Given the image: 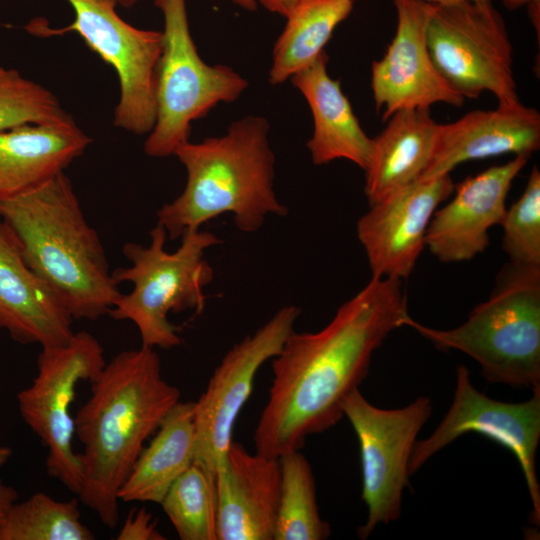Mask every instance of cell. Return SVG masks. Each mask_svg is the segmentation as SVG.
Listing matches in <instances>:
<instances>
[{
  "label": "cell",
  "mask_w": 540,
  "mask_h": 540,
  "mask_svg": "<svg viewBox=\"0 0 540 540\" xmlns=\"http://www.w3.org/2000/svg\"><path fill=\"white\" fill-rule=\"evenodd\" d=\"M374 138L373 152L365 170L364 192L369 205L419 179L428 166L439 123L430 109H402L388 119Z\"/></svg>",
  "instance_id": "obj_22"
},
{
  "label": "cell",
  "mask_w": 540,
  "mask_h": 540,
  "mask_svg": "<svg viewBox=\"0 0 540 540\" xmlns=\"http://www.w3.org/2000/svg\"><path fill=\"white\" fill-rule=\"evenodd\" d=\"M164 18L156 81V121L145 143L150 157L174 155L189 141L193 121L218 103L237 100L248 81L225 65L200 57L190 33L186 0H154Z\"/></svg>",
  "instance_id": "obj_7"
},
{
  "label": "cell",
  "mask_w": 540,
  "mask_h": 540,
  "mask_svg": "<svg viewBox=\"0 0 540 540\" xmlns=\"http://www.w3.org/2000/svg\"><path fill=\"white\" fill-rule=\"evenodd\" d=\"M532 392L529 400L518 403L492 399L473 386L467 367L459 365L452 404L434 432L425 440H416L409 475L460 436L480 434L516 457L532 503V522L539 525L540 485L535 458L540 440V389Z\"/></svg>",
  "instance_id": "obj_12"
},
{
  "label": "cell",
  "mask_w": 540,
  "mask_h": 540,
  "mask_svg": "<svg viewBox=\"0 0 540 540\" xmlns=\"http://www.w3.org/2000/svg\"><path fill=\"white\" fill-rule=\"evenodd\" d=\"M91 142L75 121L0 131V202L24 195L64 172Z\"/></svg>",
  "instance_id": "obj_21"
},
{
  "label": "cell",
  "mask_w": 540,
  "mask_h": 540,
  "mask_svg": "<svg viewBox=\"0 0 540 540\" xmlns=\"http://www.w3.org/2000/svg\"><path fill=\"white\" fill-rule=\"evenodd\" d=\"M540 147V114L521 102L468 112L439 124L435 147L420 178L450 174L459 164L503 154L531 156Z\"/></svg>",
  "instance_id": "obj_18"
},
{
  "label": "cell",
  "mask_w": 540,
  "mask_h": 540,
  "mask_svg": "<svg viewBox=\"0 0 540 540\" xmlns=\"http://www.w3.org/2000/svg\"><path fill=\"white\" fill-rule=\"evenodd\" d=\"M301 313L288 305L253 334L235 344L214 370L195 401L194 462L216 483L217 471L231 444L235 421L247 402L260 367L283 347Z\"/></svg>",
  "instance_id": "obj_13"
},
{
  "label": "cell",
  "mask_w": 540,
  "mask_h": 540,
  "mask_svg": "<svg viewBox=\"0 0 540 540\" xmlns=\"http://www.w3.org/2000/svg\"><path fill=\"white\" fill-rule=\"evenodd\" d=\"M341 407L359 443L367 518L357 534L366 539L379 524L400 517L411 452L433 408L431 399L421 396L405 407L382 409L368 402L359 388L344 398Z\"/></svg>",
  "instance_id": "obj_10"
},
{
  "label": "cell",
  "mask_w": 540,
  "mask_h": 540,
  "mask_svg": "<svg viewBox=\"0 0 540 540\" xmlns=\"http://www.w3.org/2000/svg\"><path fill=\"white\" fill-rule=\"evenodd\" d=\"M76 499L58 501L38 492L15 503L2 525L0 540H92Z\"/></svg>",
  "instance_id": "obj_26"
},
{
  "label": "cell",
  "mask_w": 540,
  "mask_h": 540,
  "mask_svg": "<svg viewBox=\"0 0 540 540\" xmlns=\"http://www.w3.org/2000/svg\"><path fill=\"white\" fill-rule=\"evenodd\" d=\"M397 15L395 35L384 56L372 63L371 88L376 110L387 121L402 109L436 103L461 107L465 99L452 90L435 68L426 42L432 4L392 0Z\"/></svg>",
  "instance_id": "obj_15"
},
{
  "label": "cell",
  "mask_w": 540,
  "mask_h": 540,
  "mask_svg": "<svg viewBox=\"0 0 540 540\" xmlns=\"http://www.w3.org/2000/svg\"><path fill=\"white\" fill-rule=\"evenodd\" d=\"M528 159L516 155L455 185V196L434 212L426 232L425 245L439 261L463 262L484 252L488 231L503 219L511 185Z\"/></svg>",
  "instance_id": "obj_16"
},
{
  "label": "cell",
  "mask_w": 540,
  "mask_h": 540,
  "mask_svg": "<svg viewBox=\"0 0 540 540\" xmlns=\"http://www.w3.org/2000/svg\"><path fill=\"white\" fill-rule=\"evenodd\" d=\"M12 456V450L8 446L0 445V468L3 467Z\"/></svg>",
  "instance_id": "obj_36"
},
{
  "label": "cell",
  "mask_w": 540,
  "mask_h": 540,
  "mask_svg": "<svg viewBox=\"0 0 540 540\" xmlns=\"http://www.w3.org/2000/svg\"><path fill=\"white\" fill-rule=\"evenodd\" d=\"M73 318L30 269L20 244L0 217V329L20 344H65Z\"/></svg>",
  "instance_id": "obj_19"
},
{
  "label": "cell",
  "mask_w": 540,
  "mask_h": 540,
  "mask_svg": "<svg viewBox=\"0 0 540 540\" xmlns=\"http://www.w3.org/2000/svg\"><path fill=\"white\" fill-rule=\"evenodd\" d=\"M279 458L232 441L217 471V540H274L280 497Z\"/></svg>",
  "instance_id": "obj_17"
},
{
  "label": "cell",
  "mask_w": 540,
  "mask_h": 540,
  "mask_svg": "<svg viewBox=\"0 0 540 540\" xmlns=\"http://www.w3.org/2000/svg\"><path fill=\"white\" fill-rule=\"evenodd\" d=\"M117 540H164L152 515L144 508L131 511L116 537Z\"/></svg>",
  "instance_id": "obj_30"
},
{
  "label": "cell",
  "mask_w": 540,
  "mask_h": 540,
  "mask_svg": "<svg viewBox=\"0 0 540 540\" xmlns=\"http://www.w3.org/2000/svg\"><path fill=\"white\" fill-rule=\"evenodd\" d=\"M450 174L416 181L370 205L357 222L372 277L405 279L424 249L437 207L454 191Z\"/></svg>",
  "instance_id": "obj_14"
},
{
  "label": "cell",
  "mask_w": 540,
  "mask_h": 540,
  "mask_svg": "<svg viewBox=\"0 0 540 540\" xmlns=\"http://www.w3.org/2000/svg\"><path fill=\"white\" fill-rule=\"evenodd\" d=\"M91 395L74 417L83 445L81 502L110 529L117 526L118 492L169 410L180 401L154 348L123 350L90 382Z\"/></svg>",
  "instance_id": "obj_2"
},
{
  "label": "cell",
  "mask_w": 540,
  "mask_h": 540,
  "mask_svg": "<svg viewBox=\"0 0 540 540\" xmlns=\"http://www.w3.org/2000/svg\"><path fill=\"white\" fill-rule=\"evenodd\" d=\"M268 131L264 117L250 115L233 122L223 136L187 141L176 149L187 181L183 192L157 211L168 238H181L225 213L246 233L259 230L269 214H288L273 188Z\"/></svg>",
  "instance_id": "obj_4"
},
{
  "label": "cell",
  "mask_w": 540,
  "mask_h": 540,
  "mask_svg": "<svg viewBox=\"0 0 540 540\" xmlns=\"http://www.w3.org/2000/svg\"><path fill=\"white\" fill-rule=\"evenodd\" d=\"M0 217L14 232L30 269L73 320L110 313L122 293L65 172L0 202Z\"/></svg>",
  "instance_id": "obj_3"
},
{
  "label": "cell",
  "mask_w": 540,
  "mask_h": 540,
  "mask_svg": "<svg viewBox=\"0 0 540 540\" xmlns=\"http://www.w3.org/2000/svg\"><path fill=\"white\" fill-rule=\"evenodd\" d=\"M356 0H300L286 17L272 56L269 81L279 85L311 65Z\"/></svg>",
  "instance_id": "obj_24"
},
{
  "label": "cell",
  "mask_w": 540,
  "mask_h": 540,
  "mask_svg": "<svg viewBox=\"0 0 540 540\" xmlns=\"http://www.w3.org/2000/svg\"><path fill=\"white\" fill-rule=\"evenodd\" d=\"M426 42L438 73L464 99L488 91L499 105L520 102L512 43L492 1L432 4Z\"/></svg>",
  "instance_id": "obj_8"
},
{
  "label": "cell",
  "mask_w": 540,
  "mask_h": 540,
  "mask_svg": "<svg viewBox=\"0 0 540 540\" xmlns=\"http://www.w3.org/2000/svg\"><path fill=\"white\" fill-rule=\"evenodd\" d=\"M151 243L128 242L123 245L128 267L112 271L120 284L129 282L131 292L121 294L109 315L115 320H129L137 327L141 346L171 349L182 344L178 327L169 321L170 313L187 310L201 312L203 288L212 282L214 270L205 258L208 248L222 240L208 231L187 232L175 252L164 248L167 232L157 224L150 232Z\"/></svg>",
  "instance_id": "obj_6"
},
{
  "label": "cell",
  "mask_w": 540,
  "mask_h": 540,
  "mask_svg": "<svg viewBox=\"0 0 540 540\" xmlns=\"http://www.w3.org/2000/svg\"><path fill=\"white\" fill-rule=\"evenodd\" d=\"M423 1L433 4V5L447 6V5L460 4L464 2L493 1V0H423Z\"/></svg>",
  "instance_id": "obj_35"
},
{
  "label": "cell",
  "mask_w": 540,
  "mask_h": 540,
  "mask_svg": "<svg viewBox=\"0 0 540 540\" xmlns=\"http://www.w3.org/2000/svg\"><path fill=\"white\" fill-rule=\"evenodd\" d=\"M74 121L58 98L19 71L0 65V131L23 125H55Z\"/></svg>",
  "instance_id": "obj_28"
},
{
  "label": "cell",
  "mask_w": 540,
  "mask_h": 540,
  "mask_svg": "<svg viewBox=\"0 0 540 540\" xmlns=\"http://www.w3.org/2000/svg\"><path fill=\"white\" fill-rule=\"evenodd\" d=\"M17 499L16 489L0 479V534L5 517Z\"/></svg>",
  "instance_id": "obj_31"
},
{
  "label": "cell",
  "mask_w": 540,
  "mask_h": 540,
  "mask_svg": "<svg viewBox=\"0 0 540 540\" xmlns=\"http://www.w3.org/2000/svg\"><path fill=\"white\" fill-rule=\"evenodd\" d=\"M105 364L100 342L86 331L74 332L65 344L42 348L35 378L17 394L22 419L47 448L48 474L77 495L82 478L70 408L79 382L93 381Z\"/></svg>",
  "instance_id": "obj_9"
},
{
  "label": "cell",
  "mask_w": 540,
  "mask_h": 540,
  "mask_svg": "<svg viewBox=\"0 0 540 540\" xmlns=\"http://www.w3.org/2000/svg\"><path fill=\"white\" fill-rule=\"evenodd\" d=\"M502 247L510 262L540 266V172L534 166L521 197L506 209Z\"/></svg>",
  "instance_id": "obj_29"
},
{
  "label": "cell",
  "mask_w": 540,
  "mask_h": 540,
  "mask_svg": "<svg viewBox=\"0 0 540 540\" xmlns=\"http://www.w3.org/2000/svg\"><path fill=\"white\" fill-rule=\"evenodd\" d=\"M408 315L402 281L372 277L324 328L293 331L272 358V385L254 431L256 452L279 458L335 426L373 353Z\"/></svg>",
  "instance_id": "obj_1"
},
{
  "label": "cell",
  "mask_w": 540,
  "mask_h": 540,
  "mask_svg": "<svg viewBox=\"0 0 540 540\" xmlns=\"http://www.w3.org/2000/svg\"><path fill=\"white\" fill-rule=\"evenodd\" d=\"M194 413L195 401H178L169 410L122 484L119 500L161 503L194 461Z\"/></svg>",
  "instance_id": "obj_23"
},
{
  "label": "cell",
  "mask_w": 540,
  "mask_h": 540,
  "mask_svg": "<svg viewBox=\"0 0 540 540\" xmlns=\"http://www.w3.org/2000/svg\"><path fill=\"white\" fill-rule=\"evenodd\" d=\"M327 63L323 51L311 65L290 77L313 115V135L307 142L311 160L315 165H324L347 159L365 171L374 140L361 127L340 82L330 77Z\"/></svg>",
  "instance_id": "obj_20"
},
{
  "label": "cell",
  "mask_w": 540,
  "mask_h": 540,
  "mask_svg": "<svg viewBox=\"0 0 540 540\" xmlns=\"http://www.w3.org/2000/svg\"><path fill=\"white\" fill-rule=\"evenodd\" d=\"M268 11L287 17L300 0H256Z\"/></svg>",
  "instance_id": "obj_32"
},
{
  "label": "cell",
  "mask_w": 540,
  "mask_h": 540,
  "mask_svg": "<svg viewBox=\"0 0 540 540\" xmlns=\"http://www.w3.org/2000/svg\"><path fill=\"white\" fill-rule=\"evenodd\" d=\"M508 9H517L521 6H528L530 17L536 26V20L539 23L540 0H502Z\"/></svg>",
  "instance_id": "obj_33"
},
{
  "label": "cell",
  "mask_w": 540,
  "mask_h": 540,
  "mask_svg": "<svg viewBox=\"0 0 540 540\" xmlns=\"http://www.w3.org/2000/svg\"><path fill=\"white\" fill-rule=\"evenodd\" d=\"M74 11L73 22L47 32L74 31L116 72L120 97L114 125L127 132L149 134L156 121V81L162 53L161 31L136 28L116 11L118 0H66Z\"/></svg>",
  "instance_id": "obj_11"
},
{
  "label": "cell",
  "mask_w": 540,
  "mask_h": 540,
  "mask_svg": "<svg viewBox=\"0 0 540 540\" xmlns=\"http://www.w3.org/2000/svg\"><path fill=\"white\" fill-rule=\"evenodd\" d=\"M160 505L182 540H217L216 483L193 461Z\"/></svg>",
  "instance_id": "obj_27"
},
{
  "label": "cell",
  "mask_w": 540,
  "mask_h": 540,
  "mask_svg": "<svg viewBox=\"0 0 540 540\" xmlns=\"http://www.w3.org/2000/svg\"><path fill=\"white\" fill-rule=\"evenodd\" d=\"M280 497L274 540H324L330 524L320 516L312 468L300 450L279 457Z\"/></svg>",
  "instance_id": "obj_25"
},
{
  "label": "cell",
  "mask_w": 540,
  "mask_h": 540,
  "mask_svg": "<svg viewBox=\"0 0 540 540\" xmlns=\"http://www.w3.org/2000/svg\"><path fill=\"white\" fill-rule=\"evenodd\" d=\"M138 0H118V3L125 7H130L134 5ZM235 5L247 10V11H254L257 8V1L256 0H229Z\"/></svg>",
  "instance_id": "obj_34"
},
{
  "label": "cell",
  "mask_w": 540,
  "mask_h": 540,
  "mask_svg": "<svg viewBox=\"0 0 540 540\" xmlns=\"http://www.w3.org/2000/svg\"><path fill=\"white\" fill-rule=\"evenodd\" d=\"M437 349L473 358L493 384L540 389V266L509 262L488 299L460 326L439 330L404 319Z\"/></svg>",
  "instance_id": "obj_5"
}]
</instances>
